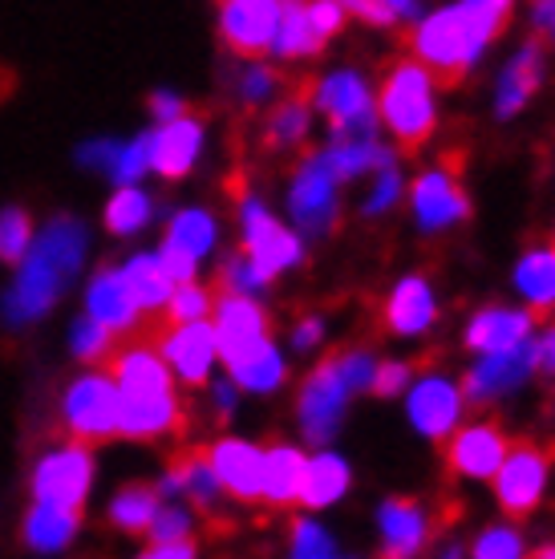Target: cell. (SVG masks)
Segmentation results:
<instances>
[{"instance_id":"obj_1","label":"cell","mask_w":555,"mask_h":559,"mask_svg":"<svg viewBox=\"0 0 555 559\" xmlns=\"http://www.w3.org/2000/svg\"><path fill=\"white\" fill-rule=\"evenodd\" d=\"M85 252H90V227L73 215H57L33 236L28 252L16 260V280L13 288L0 300L4 321L21 329L49 317L61 296L70 293L73 276L82 272Z\"/></svg>"},{"instance_id":"obj_2","label":"cell","mask_w":555,"mask_h":559,"mask_svg":"<svg viewBox=\"0 0 555 559\" xmlns=\"http://www.w3.org/2000/svg\"><path fill=\"white\" fill-rule=\"evenodd\" d=\"M486 37L479 33V25L471 21V13L454 4L434 13L430 21H422V28L414 33V57L417 66L430 73L438 85H459L467 78V70L474 66V57L486 49Z\"/></svg>"},{"instance_id":"obj_3","label":"cell","mask_w":555,"mask_h":559,"mask_svg":"<svg viewBox=\"0 0 555 559\" xmlns=\"http://www.w3.org/2000/svg\"><path fill=\"white\" fill-rule=\"evenodd\" d=\"M61 421L78 442H110L122 433V390L106 369H85L61 393Z\"/></svg>"},{"instance_id":"obj_4","label":"cell","mask_w":555,"mask_h":559,"mask_svg":"<svg viewBox=\"0 0 555 559\" xmlns=\"http://www.w3.org/2000/svg\"><path fill=\"white\" fill-rule=\"evenodd\" d=\"M434 78L417 61H402L381 82V118L402 151L414 154L434 134Z\"/></svg>"},{"instance_id":"obj_5","label":"cell","mask_w":555,"mask_h":559,"mask_svg":"<svg viewBox=\"0 0 555 559\" xmlns=\"http://www.w3.org/2000/svg\"><path fill=\"white\" fill-rule=\"evenodd\" d=\"M90 487H94V454L85 442L45 450L42 459L33 462V478H28L33 503L82 511L85 499H90Z\"/></svg>"},{"instance_id":"obj_6","label":"cell","mask_w":555,"mask_h":559,"mask_svg":"<svg viewBox=\"0 0 555 559\" xmlns=\"http://www.w3.org/2000/svg\"><path fill=\"white\" fill-rule=\"evenodd\" d=\"M495 495L507 515H528L540 503L543 487H547V450L535 442H515L503 454L499 471H495Z\"/></svg>"},{"instance_id":"obj_7","label":"cell","mask_w":555,"mask_h":559,"mask_svg":"<svg viewBox=\"0 0 555 559\" xmlns=\"http://www.w3.org/2000/svg\"><path fill=\"white\" fill-rule=\"evenodd\" d=\"M284 0H223L220 37L239 57H260L272 49Z\"/></svg>"},{"instance_id":"obj_8","label":"cell","mask_w":555,"mask_h":559,"mask_svg":"<svg viewBox=\"0 0 555 559\" xmlns=\"http://www.w3.org/2000/svg\"><path fill=\"white\" fill-rule=\"evenodd\" d=\"M349 381L341 373V365L324 361L308 378L305 393H300V430H305L308 442H329L341 426V414H345V402H349Z\"/></svg>"},{"instance_id":"obj_9","label":"cell","mask_w":555,"mask_h":559,"mask_svg":"<svg viewBox=\"0 0 555 559\" xmlns=\"http://www.w3.org/2000/svg\"><path fill=\"white\" fill-rule=\"evenodd\" d=\"M158 353L163 361L170 365V373L187 385H203L211 378V365L220 357V345H215V324H208L203 317L199 321H179L170 324L163 341H158Z\"/></svg>"},{"instance_id":"obj_10","label":"cell","mask_w":555,"mask_h":559,"mask_svg":"<svg viewBox=\"0 0 555 559\" xmlns=\"http://www.w3.org/2000/svg\"><path fill=\"white\" fill-rule=\"evenodd\" d=\"M244 252L251 255V264L272 280L276 272H284V267L300 260V239L292 236L284 224H276L264 203L248 199L244 203Z\"/></svg>"},{"instance_id":"obj_11","label":"cell","mask_w":555,"mask_h":559,"mask_svg":"<svg viewBox=\"0 0 555 559\" xmlns=\"http://www.w3.org/2000/svg\"><path fill=\"white\" fill-rule=\"evenodd\" d=\"M317 106L329 114V122L341 139H369L374 130V102L357 73H333L317 90Z\"/></svg>"},{"instance_id":"obj_12","label":"cell","mask_w":555,"mask_h":559,"mask_svg":"<svg viewBox=\"0 0 555 559\" xmlns=\"http://www.w3.org/2000/svg\"><path fill=\"white\" fill-rule=\"evenodd\" d=\"M211 308H215V345H220V357L227 365L236 361V357H244L251 345H260L268 336L264 308L256 305L251 296L220 293Z\"/></svg>"},{"instance_id":"obj_13","label":"cell","mask_w":555,"mask_h":559,"mask_svg":"<svg viewBox=\"0 0 555 559\" xmlns=\"http://www.w3.org/2000/svg\"><path fill=\"white\" fill-rule=\"evenodd\" d=\"M199 151H203V127L191 114H179L170 122H158V130H151V170L163 179L191 175Z\"/></svg>"},{"instance_id":"obj_14","label":"cell","mask_w":555,"mask_h":559,"mask_svg":"<svg viewBox=\"0 0 555 559\" xmlns=\"http://www.w3.org/2000/svg\"><path fill=\"white\" fill-rule=\"evenodd\" d=\"M208 462L220 487L239 499V503H256L260 499V478H264V454L251 447V442H239V438H223L208 450Z\"/></svg>"},{"instance_id":"obj_15","label":"cell","mask_w":555,"mask_h":559,"mask_svg":"<svg viewBox=\"0 0 555 559\" xmlns=\"http://www.w3.org/2000/svg\"><path fill=\"white\" fill-rule=\"evenodd\" d=\"M336 207V179L324 158H308L292 182V215L305 231H324Z\"/></svg>"},{"instance_id":"obj_16","label":"cell","mask_w":555,"mask_h":559,"mask_svg":"<svg viewBox=\"0 0 555 559\" xmlns=\"http://www.w3.org/2000/svg\"><path fill=\"white\" fill-rule=\"evenodd\" d=\"M179 426V397L175 390H139L122 393V433L134 442L163 438Z\"/></svg>"},{"instance_id":"obj_17","label":"cell","mask_w":555,"mask_h":559,"mask_svg":"<svg viewBox=\"0 0 555 559\" xmlns=\"http://www.w3.org/2000/svg\"><path fill=\"white\" fill-rule=\"evenodd\" d=\"M85 317L106 324L110 333H130L139 324V305L130 300V288L118 267H97L90 288H85Z\"/></svg>"},{"instance_id":"obj_18","label":"cell","mask_w":555,"mask_h":559,"mask_svg":"<svg viewBox=\"0 0 555 559\" xmlns=\"http://www.w3.org/2000/svg\"><path fill=\"white\" fill-rule=\"evenodd\" d=\"M507 438H503L499 426H491V421H479V426H467L450 438V466L467 478H491L499 471L503 454H507Z\"/></svg>"},{"instance_id":"obj_19","label":"cell","mask_w":555,"mask_h":559,"mask_svg":"<svg viewBox=\"0 0 555 559\" xmlns=\"http://www.w3.org/2000/svg\"><path fill=\"white\" fill-rule=\"evenodd\" d=\"M414 211L417 224L426 227V231H438V227L462 219L471 211V203H467L459 179L450 170H430V175H422L414 182Z\"/></svg>"},{"instance_id":"obj_20","label":"cell","mask_w":555,"mask_h":559,"mask_svg":"<svg viewBox=\"0 0 555 559\" xmlns=\"http://www.w3.org/2000/svg\"><path fill=\"white\" fill-rule=\"evenodd\" d=\"M462 409V393L450 385L446 378H426L417 381V390L410 393V421L426 438H446L454 430Z\"/></svg>"},{"instance_id":"obj_21","label":"cell","mask_w":555,"mask_h":559,"mask_svg":"<svg viewBox=\"0 0 555 559\" xmlns=\"http://www.w3.org/2000/svg\"><path fill=\"white\" fill-rule=\"evenodd\" d=\"M535 365V345H515V349H503V353H486V361L467 373V397L474 402H486V397H495V393L511 390L519 381L528 378V369Z\"/></svg>"},{"instance_id":"obj_22","label":"cell","mask_w":555,"mask_h":559,"mask_svg":"<svg viewBox=\"0 0 555 559\" xmlns=\"http://www.w3.org/2000/svg\"><path fill=\"white\" fill-rule=\"evenodd\" d=\"M114 381L122 393H139V390H175V373L170 365L163 361V353L151 349V345H126L118 357H114Z\"/></svg>"},{"instance_id":"obj_23","label":"cell","mask_w":555,"mask_h":559,"mask_svg":"<svg viewBox=\"0 0 555 559\" xmlns=\"http://www.w3.org/2000/svg\"><path fill=\"white\" fill-rule=\"evenodd\" d=\"M434 296H430V284L422 276H405L398 288H393V296H389L386 305V324L393 329V333L402 336H414V333H426L434 321Z\"/></svg>"},{"instance_id":"obj_24","label":"cell","mask_w":555,"mask_h":559,"mask_svg":"<svg viewBox=\"0 0 555 559\" xmlns=\"http://www.w3.org/2000/svg\"><path fill=\"white\" fill-rule=\"evenodd\" d=\"M78 527H82V511L33 503V511L25 515V544L42 556H54V551H66L78 539Z\"/></svg>"},{"instance_id":"obj_25","label":"cell","mask_w":555,"mask_h":559,"mask_svg":"<svg viewBox=\"0 0 555 559\" xmlns=\"http://www.w3.org/2000/svg\"><path fill=\"white\" fill-rule=\"evenodd\" d=\"M531 336V317L528 312H507V308H486L483 317L467 329V345L474 353H503L523 345Z\"/></svg>"},{"instance_id":"obj_26","label":"cell","mask_w":555,"mask_h":559,"mask_svg":"<svg viewBox=\"0 0 555 559\" xmlns=\"http://www.w3.org/2000/svg\"><path fill=\"white\" fill-rule=\"evenodd\" d=\"M122 272L126 288H130V300L139 305V312H158V308H167V296H170V284L163 264H158V252H139L130 255L126 264H118Z\"/></svg>"},{"instance_id":"obj_27","label":"cell","mask_w":555,"mask_h":559,"mask_svg":"<svg viewBox=\"0 0 555 559\" xmlns=\"http://www.w3.org/2000/svg\"><path fill=\"white\" fill-rule=\"evenodd\" d=\"M300 478H305V454L292 447H276L264 454V478H260V499L276 507L296 503L300 495Z\"/></svg>"},{"instance_id":"obj_28","label":"cell","mask_w":555,"mask_h":559,"mask_svg":"<svg viewBox=\"0 0 555 559\" xmlns=\"http://www.w3.org/2000/svg\"><path fill=\"white\" fill-rule=\"evenodd\" d=\"M349 490V466L336 454H317L305 459V478H300V503L305 507H333Z\"/></svg>"},{"instance_id":"obj_29","label":"cell","mask_w":555,"mask_h":559,"mask_svg":"<svg viewBox=\"0 0 555 559\" xmlns=\"http://www.w3.org/2000/svg\"><path fill=\"white\" fill-rule=\"evenodd\" d=\"M320 37L312 21H308V0H284L280 4V25H276V37H272V53L276 57H308V53H320Z\"/></svg>"},{"instance_id":"obj_30","label":"cell","mask_w":555,"mask_h":559,"mask_svg":"<svg viewBox=\"0 0 555 559\" xmlns=\"http://www.w3.org/2000/svg\"><path fill=\"white\" fill-rule=\"evenodd\" d=\"M381 535H386L389 556H414L417 547H422V539H426L422 507L410 503V499H389L381 507Z\"/></svg>"},{"instance_id":"obj_31","label":"cell","mask_w":555,"mask_h":559,"mask_svg":"<svg viewBox=\"0 0 555 559\" xmlns=\"http://www.w3.org/2000/svg\"><path fill=\"white\" fill-rule=\"evenodd\" d=\"M232 369V381H236L239 390H251V393H272L284 381V357L276 353L272 341H260V345H251L244 357L227 365Z\"/></svg>"},{"instance_id":"obj_32","label":"cell","mask_w":555,"mask_h":559,"mask_svg":"<svg viewBox=\"0 0 555 559\" xmlns=\"http://www.w3.org/2000/svg\"><path fill=\"white\" fill-rule=\"evenodd\" d=\"M158 507H163V495H158V490L146 487V483H130V487H122L110 499L106 519H110L122 535H146Z\"/></svg>"},{"instance_id":"obj_33","label":"cell","mask_w":555,"mask_h":559,"mask_svg":"<svg viewBox=\"0 0 555 559\" xmlns=\"http://www.w3.org/2000/svg\"><path fill=\"white\" fill-rule=\"evenodd\" d=\"M151 219H154V199L142 191L139 182H126V187H118V191L110 195V203H106V215H102L106 231H110V236H118V239L139 236Z\"/></svg>"},{"instance_id":"obj_34","label":"cell","mask_w":555,"mask_h":559,"mask_svg":"<svg viewBox=\"0 0 555 559\" xmlns=\"http://www.w3.org/2000/svg\"><path fill=\"white\" fill-rule=\"evenodd\" d=\"M540 82H543L540 41H528L523 45V53L515 57L511 66H507V73H503V90H499V114L503 118H511V114L523 110Z\"/></svg>"},{"instance_id":"obj_35","label":"cell","mask_w":555,"mask_h":559,"mask_svg":"<svg viewBox=\"0 0 555 559\" xmlns=\"http://www.w3.org/2000/svg\"><path fill=\"white\" fill-rule=\"evenodd\" d=\"M519 293L531 300V312H552L555 308V248H535L515 267Z\"/></svg>"},{"instance_id":"obj_36","label":"cell","mask_w":555,"mask_h":559,"mask_svg":"<svg viewBox=\"0 0 555 559\" xmlns=\"http://www.w3.org/2000/svg\"><path fill=\"white\" fill-rule=\"evenodd\" d=\"M215 236H220V231H215V219H211L203 207L179 211L167 227V243H175V248H182V252H191L194 260H203V255L215 248Z\"/></svg>"},{"instance_id":"obj_37","label":"cell","mask_w":555,"mask_h":559,"mask_svg":"<svg viewBox=\"0 0 555 559\" xmlns=\"http://www.w3.org/2000/svg\"><path fill=\"white\" fill-rule=\"evenodd\" d=\"M308 118H312V106H308V90L305 94H296V98L280 102L272 118H268V146H296V142L308 134Z\"/></svg>"},{"instance_id":"obj_38","label":"cell","mask_w":555,"mask_h":559,"mask_svg":"<svg viewBox=\"0 0 555 559\" xmlns=\"http://www.w3.org/2000/svg\"><path fill=\"white\" fill-rule=\"evenodd\" d=\"M106 175H110V182H118V187H126V182H142V175H151V134L118 142Z\"/></svg>"},{"instance_id":"obj_39","label":"cell","mask_w":555,"mask_h":559,"mask_svg":"<svg viewBox=\"0 0 555 559\" xmlns=\"http://www.w3.org/2000/svg\"><path fill=\"white\" fill-rule=\"evenodd\" d=\"M110 345H114V333L106 329V324H97L94 317H78L73 321V329H70V353L78 357V361H85V365H94V361H102L106 353H110Z\"/></svg>"},{"instance_id":"obj_40","label":"cell","mask_w":555,"mask_h":559,"mask_svg":"<svg viewBox=\"0 0 555 559\" xmlns=\"http://www.w3.org/2000/svg\"><path fill=\"white\" fill-rule=\"evenodd\" d=\"M33 219H28L21 207H0V260L4 264H16L21 255L28 252L33 243Z\"/></svg>"},{"instance_id":"obj_41","label":"cell","mask_w":555,"mask_h":559,"mask_svg":"<svg viewBox=\"0 0 555 559\" xmlns=\"http://www.w3.org/2000/svg\"><path fill=\"white\" fill-rule=\"evenodd\" d=\"M268 284V276L260 272V267L251 264V255L248 252H236V255H227L220 264V293H239V296H251V293H260Z\"/></svg>"},{"instance_id":"obj_42","label":"cell","mask_w":555,"mask_h":559,"mask_svg":"<svg viewBox=\"0 0 555 559\" xmlns=\"http://www.w3.org/2000/svg\"><path fill=\"white\" fill-rule=\"evenodd\" d=\"M211 305H215V296L208 293V288H199L194 280H187V284H175L167 296V317L175 324L179 321H199V317H208Z\"/></svg>"},{"instance_id":"obj_43","label":"cell","mask_w":555,"mask_h":559,"mask_svg":"<svg viewBox=\"0 0 555 559\" xmlns=\"http://www.w3.org/2000/svg\"><path fill=\"white\" fill-rule=\"evenodd\" d=\"M191 532H194V519L179 499H170V503L163 499V507L154 511L151 527H146V535H151L154 544H163V539H191Z\"/></svg>"},{"instance_id":"obj_44","label":"cell","mask_w":555,"mask_h":559,"mask_svg":"<svg viewBox=\"0 0 555 559\" xmlns=\"http://www.w3.org/2000/svg\"><path fill=\"white\" fill-rule=\"evenodd\" d=\"M462 9L471 13V21L479 25L486 41H495L503 33V21L511 13V0H462Z\"/></svg>"},{"instance_id":"obj_45","label":"cell","mask_w":555,"mask_h":559,"mask_svg":"<svg viewBox=\"0 0 555 559\" xmlns=\"http://www.w3.org/2000/svg\"><path fill=\"white\" fill-rule=\"evenodd\" d=\"M292 556H333L336 547L329 544V535L320 532L317 523H308V519H300L296 527H292Z\"/></svg>"},{"instance_id":"obj_46","label":"cell","mask_w":555,"mask_h":559,"mask_svg":"<svg viewBox=\"0 0 555 559\" xmlns=\"http://www.w3.org/2000/svg\"><path fill=\"white\" fill-rule=\"evenodd\" d=\"M519 551H523V547H519V535L507 532V527H491V532L474 544V556L479 559H515Z\"/></svg>"},{"instance_id":"obj_47","label":"cell","mask_w":555,"mask_h":559,"mask_svg":"<svg viewBox=\"0 0 555 559\" xmlns=\"http://www.w3.org/2000/svg\"><path fill=\"white\" fill-rule=\"evenodd\" d=\"M158 264H163V272H167L170 284H187V280H194V272H199V260H194L191 252L175 248V243H163Z\"/></svg>"},{"instance_id":"obj_48","label":"cell","mask_w":555,"mask_h":559,"mask_svg":"<svg viewBox=\"0 0 555 559\" xmlns=\"http://www.w3.org/2000/svg\"><path fill=\"white\" fill-rule=\"evenodd\" d=\"M308 21L329 41L336 28H341V21H345V4L341 0H308Z\"/></svg>"},{"instance_id":"obj_49","label":"cell","mask_w":555,"mask_h":559,"mask_svg":"<svg viewBox=\"0 0 555 559\" xmlns=\"http://www.w3.org/2000/svg\"><path fill=\"white\" fill-rule=\"evenodd\" d=\"M405 381H410V365L389 361V365H377V369H374V381H369V390L381 393V397H393V393L405 390Z\"/></svg>"},{"instance_id":"obj_50","label":"cell","mask_w":555,"mask_h":559,"mask_svg":"<svg viewBox=\"0 0 555 559\" xmlns=\"http://www.w3.org/2000/svg\"><path fill=\"white\" fill-rule=\"evenodd\" d=\"M276 73L264 70V66H251L248 73H244V102L248 106H260V102L272 98V90H276Z\"/></svg>"},{"instance_id":"obj_51","label":"cell","mask_w":555,"mask_h":559,"mask_svg":"<svg viewBox=\"0 0 555 559\" xmlns=\"http://www.w3.org/2000/svg\"><path fill=\"white\" fill-rule=\"evenodd\" d=\"M336 365H341V373H345L349 390L369 385V381H374V369H377L369 353H345V357H336Z\"/></svg>"},{"instance_id":"obj_52","label":"cell","mask_w":555,"mask_h":559,"mask_svg":"<svg viewBox=\"0 0 555 559\" xmlns=\"http://www.w3.org/2000/svg\"><path fill=\"white\" fill-rule=\"evenodd\" d=\"M341 4H349V13H357L369 25H393L398 21L386 0H341Z\"/></svg>"},{"instance_id":"obj_53","label":"cell","mask_w":555,"mask_h":559,"mask_svg":"<svg viewBox=\"0 0 555 559\" xmlns=\"http://www.w3.org/2000/svg\"><path fill=\"white\" fill-rule=\"evenodd\" d=\"M393 199H398V175L393 170H381V179H377V191H374V199L365 203V215H377V211H386V207H393Z\"/></svg>"},{"instance_id":"obj_54","label":"cell","mask_w":555,"mask_h":559,"mask_svg":"<svg viewBox=\"0 0 555 559\" xmlns=\"http://www.w3.org/2000/svg\"><path fill=\"white\" fill-rule=\"evenodd\" d=\"M151 114L158 122H170V118L187 114V102L179 94H170V90H158V94H151Z\"/></svg>"},{"instance_id":"obj_55","label":"cell","mask_w":555,"mask_h":559,"mask_svg":"<svg viewBox=\"0 0 555 559\" xmlns=\"http://www.w3.org/2000/svg\"><path fill=\"white\" fill-rule=\"evenodd\" d=\"M151 559H191L194 556V539H163V544L146 547Z\"/></svg>"},{"instance_id":"obj_56","label":"cell","mask_w":555,"mask_h":559,"mask_svg":"<svg viewBox=\"0 0 555 559\" xmlns=\"http://www.w3.org/2000/svg\"><path fill=\"white\" fill-rule=\"evenodd\" d=\"M535 365H540L543 373H555V329H547L535 341Z\"/></svg>"},{"instance_id":"obj_57","label":"cell","mask_w":555,"mask_h":559,"mask_svg":"<svg viewBox=\"0 0 555 559\" xmlns=\"http://www.w3.org/2000/svg\"><path fill=\"white\" fill-rule=\"evenodd\" d=\"M320 333H324V329H320V321H317V317H308V321L296 324V333H292V345H296V349H312V345L320 341Z\"/></svg>"},{"instance_id":"obj_58","label":"cell","mask_w":555,"mask_h":559,"mask_svg":"<svg viewBox=\"0 0 555 559\" xmlns=\"http://www.w3.org/2000/svg\"><path fill=\"white\" fill-rule=\"evenodd\" d=\"M535 28L555 37V0H535Z\"/></svg>"},{"instance_id":"obj_59","label":"cell","mask_w":555,"mask_h":559,"mask_svg":"<svg viewBox=\"0 0 555 559\" xmlns=\"http://www.w3.org/2000/svg\"><path fill=\"white\" fill-rule=\"evenodd\" d=\"M215 406H220V414H232V406H236V381L232 385L227 381L215 385Z\"/></svg>"},{"instance_id":"obj_60","label":"cell","mask_w":555,"mask_h":559,"mask_svg":"<svg viewBox=\"0 0 555 559\" xmlns=\"http://www.w3.org/2000/svg\"><path fill=\"white\" fill-rule=\"evenodd\" d=\"M389 9H393V16H414L417 13V0H386Z\"/></svg>"}]
</instances>
